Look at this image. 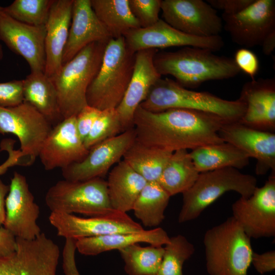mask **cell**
Returning a JSON list of instances; mask_svg holds the SVG:
<instances>
[{
	"mask_svg": "<svg viewBox=\"0 0 275 275\" xmlns=\"http://www.w3.org/2000/svg\"><path fill=\"white\" fill-rule=\"evenodd\" d=\"M227 122L217 115L202 111L172 108L152 112L139 106L133 128L138 142L174 152L224 142L219 131Z\"/></svg>",
	"mask_w": 275,
	"mask_h": 275,
	"instance_id": "obj_1",
	"label": "cell"
},
{
	"mask_svg": "<svg viewBox=\"0 0 275 275\" xmlns=\"http://www.w3.org/2000/svg\"><path fill=\"white\" fill-rule=\"evenodd\" d=\"M153 62L161 76L171 75L185 88H196L209 80L231 78L241 71L233 58L192 46L174 51H158Z\"/></svg>",
	"mask_w": 275,
	"mask_h": 275,
	"instance_id": "obj_2",
	"label": "cell"
},
{
	"mask_svg": "<svg viewBox=\"0 0 275 275\" xmlns=\"http://www.w3.org/2000/svg\"><path fill=\"white\" fill-rule=\"evenodd\" d=\"M152 112L172 108L202 111L217 115L228 122H238L246 104L240 98L228 100L207 92L187 89L168 78H159L140 105Z\"/></svg>",
	"mask_w": 275,
	"mask_h": 275,
	"instance_id": "obj_3",
	"label": "cell"
},
{
	"mask_svg": "<svg viewBox=\"0 0 275 275\" xmlns=\"http://www.w3.org/2000/svg\"><path fill=\"white\" fill-rule=\"evenodd\" d=\"M109 40L89 44L50 77L64 119L75 117L88 105L87 92L99 70Z\"/></svg>",
	"mask_w": 275,
	"mask_h": 275,
	"instance_id": "obj_4",
	"label": "cell"
},
{
	"mask_svg": "<svg viewBox=\"0 0 275 275\" xmlns=\"http://www.w3.org/2000/svg\"><path fill=\"white\" fill-rule=\"evenodd\" d=\"M135 53L127 47L123 36L107 42L101 64L87 92L88 105L100 111L116 108L131 79Z\"/></svg>",
	"mask_w": 275,
	"mask_h": 275,
	"instance_id": "obj_5",
	"label": "cell"
},
{
	"mask_svg": "<svg viewBox=\"0 0 275 275\" xmlns=\"http://www.w3.org/2000/svg\"><path fill=\"white\" fill-rule=\"evenodd\" d=\"M203 242L209 275H248L253 252L251 238L233 216L208 230Z\"/></svg>",
	"mask_w": 275,
	"mask_h": 275,
	"instance_id": "obj_6",
	"label": "cell"
},
{
	"mask_svg": "<svg viewBox=\"0 0 275 275\" xmlns=\"http://www.w3.org/2000/svg\"><path fill=\"white\" fill-rule=\"evenodd\" d=\"M256 177L234 168H225L200 173L194 184L182 194V205L178 215L179 223L198 218L215 200L229 191L240 197L249 198L257 186Z\"/></svg>",
	"mask_w": 275,
	"mask_h": 275,
	"instance_id": "obj_7",
	"label": "cell"
},
{
	"mask_svg": "<svg viewBox=\"0 0 275 275\" xmlns=\"http://www.w3.org/2000/svg\"><path fill=\"white\" fill-rule=\"evenodd\" d=\"M45 201L51 212L79 213L92 217L115 210L109 200L106 181L102 178L60 180L48 189Z\"/></svg>",
	"mask_w": 275,
	"mask_h": 275,
	"instance_id": "obj_8",
	"label": "cell"
},
{
	"mask_svg": "<svg viewBox=\"0 0 275 275\" xmlns=\"http://www.w3.org/2000/svg\"><path fill=\"white\" fill-rule=\"evenodd\" d=\"M52 128L42 115L26 102L13 107H0V133L13 134L19 140L21 166L34 162Z\"/></svg>",
	"mask_w": 275,
	"mask_h": 275,
	"instance_id": "obj_9",
	"label": "cell"
},
{
	"mask_svg": "<svg viewBox=\"0 0 275 275\" xmlns=\"http://www.w3.org/2000/svg\"><path fill=\"white\" fill-rule=\"evenodd\" d=\"M12 254L0 257V275H56L58 245L44 233L32 240L16 238Z\"/></svg>",
	"mask_w": 275,
	"mask_h": 275,
	"instance_id": "obj_10",
	"label": "cell"
},
{
	"mask_svg": "<svg viewBox=\"0 0 275 275\" xmlns=\"http://www.w3.org/2000/svg\"><path fill=\"white\" fill-rule=\"evenodd\" d=\"M234 218L250 238L275 236V171L263 186L248 198L240 197L232 205Z\"/></svg>",
	"mask_w": 275,
	"mask_h": 275,
	"instance_id": "obj_11",
	"label": "cell"
},
{
	"mask_svg": "<svg viewBox=\"0 0 275 275\" xmlns=\"http://www.w3.org/2000/svg\"><path fill=\"white\" fill-rule=\"evenodd\" d=\"M50 224L59 236L77 239L115 233L141 232L145 229L127 213L116 210L103 215L79 217L73 214L51 212Z\"/></svg>",
	"mask_w": 275,
	"mask_h": 275,
	"instance_id": "obj_12",
	"label": "cell"
},
{
	"mask_svg": "<svg viewBox=\"0 0 275 275\" xmlns=\"http://www.w3.org/2000/svg\"><path fill=\"white\" fill-rule=\"evenodd\" d=\"M164 21L174 29L198 37L219 35L223 20L216 10L202 0H163Z\"/></svg>",
	"mask_w": 275,
	"mask_h": 275,
	"instance_id": "obj_13",
	"label": "cell"
},
{
	"mask_svg": "<svg viewBox=\"0 0 275 275\" xmlns=\"http://www.w3.org/2000/svg\"><path fill=\"white\" fill-rule=\"evenodd\" d=\"M222 19L234 43L246 48L261 45L275 31V1L254 0L238 13H223Z\"/></svg>",
	"mask_w": 275,
	"mask_h": 275,
	"instance_id": "obj_14",
	"label": "cell"
},
{
	"mask_svg": "<svg viewBox=\"0 0 275 275\" xmlns=\"http://www.w3.org/2000/svg\"><path fill=\"white\" fill-rule=\"evenodd\" d=\"M135 139L132 127L100 142L89 149L82 160L61 169L63 177L69 181L102 178L112 167L121 161Z\"/></svg>",
	"mask_w": 275,
	"mask_h": 275,
	"instance_id": "obj_15",
	"label": "cell"
},
{
	"mask_svg": "<svg viewBox=\"0 0 275 275\" xmlns=\"http://www.w3.org/2000/svg\"><path fill=\"white\" fill-rule=\"evenodd\" d=\"M123 37L127 48L132 52L144 49L164 48L174 46H192L219 50L224 45L220 35L198 37L183 33L159 19L145 28L128 31Z\"/></svg>",
	"mask_w": 275,
	"mask_h": 275,
	"instance_id": "obj_16",
	"label": "cell"
},
{
	"mask_svg": "<svg viewBox=\"0 0 275 275\" xmlns=\"http://www.w3.org/2000/svg\"><path fill=\"white\" fill-rule=\"evenodd\" d=\"M4 227L16 238L32 240L42 232L37 221L40 208L35 202L25 177L15 172L5 201Z\"/></svg>",
	"mask_w": 275,
	"mask_h": 275,
	"instance_id": "obj_17",
	"label": "cell"
},
{
	"mask_svg": "<svg viewBox=\"0 0 275 275\" xmlns=\"http://www.w3.org/2000/svg\"><path fill=\"white\" fill-rule=\"evenodd\" d=\"M45 34V25H31L16 20L0 6V40L24 58L31 72H44Z\"/></svg>",
	"mask_w": 275,
	"mask_h": 275,
	"instance_id": "obj_18",
	"label": "cell"
},
{
	"mask_svg": "<svg viewBox=\"0 0 275 275\" xmlns=\"http://www.w3.org/2000/svg\"><path fill=\"white\" fill-rule=\"evenodd\" d=\"M88 150L76 127L75 117L64 119L52 130L45 140L38 156L46 171L64 169L82 160Z\"/></svg>",
	"mask_w": 275,
	"mask_h": 275,
	"instance_id": "obj_19",
	"label": "cell"
},
{
	"mask_svg": "<svg viewBox=\"0 0 275 275\" xmlns=\"http://www.w3.org/2000/svg\"><path fill=\"white\" fill-rule=\"evenodd\" d=\"M219 135L225 142L236 147L250 158L256 159V174L275 171V134L255 129L239 122H227Z\"/></svg>",
	"mask_w": 275,
	"mask_h": 275,
	"instance_id": "obj_20",
	"label": "cell"
},
{
	"mask_svg": "<svg viewBox=\"0 0 275 275\" xmlns=\"http://www.w3.org/2000/svg\"><path fill=\"white\" fill-rule=\"evenodd\" d=\"M156 49L139 50L135 53L132 75L125 95L116 110L123 131L133 127L137 108L146 99L152 86L161 77L153 62Z\"/></svg>",
	"mask_w": 275,
	"mask_h": 275,
	"instance_id": "obj_21",
	"label": "cell"
},
{
	"mask_svg": "<svg viewBox=\"0 0 275 275\" xmlns=\"http://www.w3.org/2000/svg\"><path fill=\"white\" fill-rule=\"evenodd\" d=\"M246 104L238 122L251 127L273 132L275 129V78L252 79L245 82L239 97Z\"/></svg>",
	"mask_w": 275,
	"mask_h": 275,
	"instance_id": "obj_22",
	"label": "cell"
},
{
	"mask_svg": "<svg viewBox=\"0 0 275 275\" xmlns=\"http://www.w3.org/2000/svg\"><path fill=\"white\" fill-rule=\"evenodd\" d=\"M112 38L93 11L91 0H73L71 24L62 65L73 58L89 44Z\"/></svg>",
	"mask_w": 275,
	"mask_h": 275,
	"instance_id": "obj_23",
	"label": "cell"
},
{
	"mask_svg": "<svg viewBox=\"0 0 275 275\" xmlns=\"http://www.w3.org/2000/svg\"><path fill=\"white\" fill-rule=\"evenodd\" d=\"M73 0H54L45 25L44 73L54 75L62 66V57L71 24Z\"/></svg>",
	"mask_w": 275,
	"mask_h": 275,
	"instance_id": "obj_24",
	"label": "cell"
},
{
	"mask_svg": "<svg viewBox=\"0 0 275 275\" xmlns=\"http://www.w3.org/2000/svg\"><path fill=\"white\" fill-rule=\"evenodd\" d=\"M170 237L161 228L141 232L115 233L76 239V250L86 256H95L111 250L124 248L141 242L160 246L166 245Z\"/></svg>",
	"mask_w": 275,
	"mask_h": 275,
	"instance_id": "obj_25",
	"label": "cell"
},
{
	"mask_svg": "<svg viewBox=\"0 0 275 275\" xmlns=\"http://www.w3.org/2000/svg\"><path fill=\"white\" fill-rule=\"evenodd\" d=\"M106 182L112 207L115 210L127 213L132 210L147 182L122 160L111 170Z\"/></svg>",
	"mask_w": 275,
	"mask_h": 275,
	"instance_id": "obj_26",
	"label": "cell"
},
{
	"mask_svg": "<svg viewBox=\"0 0 275 275\" xmlns=\"http://www.w3.org/2000/svg\"><path fill=\"white\" fill-rule=\"evenodd\" d=\"M23 102L34 107L52 127L62 122L56 88L44 72H31L23 79Z\"/></svg>",
	"mask_w": 275,
	"mask_h": 275,
	"instance_id": "obj_27",
	"label": "cell"
},
{
	"mask_svg": "<svg viewBox=\"0 0 275 275\" xmlns=\"http://www.w3.org/2000/svg\"><path fill=\"white\" fill-rule=\"evenodd\" d=\"M199 173L234 168L241 169L249 163L250 157L244 152L227 142L207 145L189 152Z\"/></svg>",
	"mask_w": 275,
	"mask_h": 275,
	"instance_id": "obj_28",
	"label": "cell"
},
{
	"mask_svg": "<svg viewBox=\"0 0 275 275\" xmlns=\"http://www.w3.org/2000/svg\"><path fill=\"white\" fill-rule=\"evenodd\" d=\"M199 174L189 152L181 149L173 152L157 182L171 197L188 190Z\"/></svg>",
	"mask_w": 275,
	"mask_h": 275,
	"instance_id": "obj_29",
	"label": "cell"
},
{
	"mask_svg": "<svg viewBox=\"0 0 275 275\" xmlns=\"http://www.w3.org/2000/svg\"><path fill=\"white\" fill-rule=\"evenodd\" d=\"M172 153L144 145L135 139L123 160L147 182L157 181Z\"/></svg>",
	"mask_w": 275,
	"mask_h": 275,
	"instance_id": "obj_30",
	"label": "cell"
},
{
	"mask_svg": "<svg viewBox=\"0 0 275 275\" xmlns=\"http://www.w3.org/2000/svg\"><path fill=\"white\" fill-rule=\"evenodd\" d=\"M91 4L112 38L123 36L128 31L140 28L130 11L128 0H91Z\"/></svg>",
	"mask_w": 275,
	"mask_h": 275,
	"instance_id": "obj_31",
	"label": "cell"
},
{
	"mask_svg": "<svg viewBox=\"0 0 275 275\" xmlns=\"http://www.w3.org/2000/svg\"><path fill=\"white\" fill-rule=\"evenodd\" d=\"M170 196L157 181L147 182L136 199L132 210L146 227L159 226L164 218V211Z\"/></svg>",
	"mask_w": 275,
	"mask_h": 275,
	"instance_id": "obj_32",
	"label": "cell"
},
{
	"mask_svg": "<svg viewBox=\"0 0 275 275\" xmlns=\"http://www.w3.org/2000/svg\"><path fill=\"white\" fill-rule=\"evenodd\" d=\"M128 275H155L164 253V247L135 243L118 250Z\"/></svg>",
	"mask_w": 275,
	"mask_h": 275,
	"instance_id": "obj_33",
	"label": "cell"
},
{
	"mask_svg": "<svg viewBox=\"0 0 275 275\" xmlns=\"http://www.w3.org/2000/svg\"><path fill=\"white\" fill-rule=\"evenodd\" d=\"M160 267L155 275H183L184 263L193 255L194 245L182 235L170 237L164 247Z\"/></svg>",
	"mask_w": 275,
	"mask_h": 275,
	"instance_id": "obj_34",
	"label": "cell"
},
{
	"mask_svg": "<svg viewBox=\"0 0 275 275\" xmlns=\"http://www.w3.org/2000/svg\"><path fill=\"white\" fill-rule=\"evenodd\" d=\"M54 0H15L3 10L13 19L34 26L45 25Z\"/></svg>",
	"mask_w": 275,
	"mask_h": 275,
	"instance_id": "obj_35",
	"label": "cell"
},
{
	"mask_svg": "<svg viewBox=\"0 0 275 275\" xmlns=\"http://www.w3.org/2000/svg\"><path fill=\"white\" fill-rule=\"evenodd\" d=\"M123 131L116 108L104 109L101 111L84 143L89 150L100 142Z\"/></svg>",
	"mask_w": 275,
	"mask_h": 275,
	"instance_id": "obj_36",
	"label": "cell"
},
{
	"mask_svg": "<svg viewBox=\"0 0 275 275\" xmlns=\"http://www.w3.org/2000/svg\"><path fill=\"white\" fill-rule=\"evenodd\" d=\"M161 0H128L130 11L140 28L149 27L159 20Z\"/></svg>",
	"mask_w": 275,
	"mask_h": 275,
	"instance_id": "obj_37",
	"label": "cell"
},
{
	"mask_svg": "<svg viewBox=\"0 0 275 275\" xmlns=\"http://www.w3.org/2000/svg\"><path fill=\"white\" fill-rule=\"evenodd\" d=\"M23 102V79L0 82V107H13Z\"/></svg>",
	"mask_w": 275,
	"mask_h": 275,
	"instance_id": "obj_38",
	"label": "cell"
},
{
	"mask_svg": "<svg viewBox=\"0 0 275 275\" xmlns=\"http://www.w3.org/2000/svg\"><path fill=\"white\" fill-rule=\"evenodd\" d=\"M234 62L240 70L249 75L252 79L258 72L259 62L256 54L246 48L238 49L234 55Z\"/></svg>",
	"mask_w": 275,
	"mask_h": 275,
	"instance_id": "obj_39",
	"label": "cell"
},
{
	"mask_svg": "<svg viewBox=\"0 0 275 275\" xmlns=\"http://www.w3.org/2000/svg\"><path fill=\"white\" fill-rule=\"evenodd\" d=\"M100 112V110L88 105L75 116L76 129L83 142L89 134Z\"/></svg>",
	"mask_w": 275,
	"mask_h": 275,
	"instance_id": "obj_40",
	"label": "cell"
},
{
	"mask_svg": "<svg viewBox=\"0 0 275 275\" xmlns=\"http://www.w3.org/2000/svg\"><path fill=\"white\" fill-rule=\"evenodd\" d=\"M62 252V268L65 275H80L75 261L76 239H65Z\"/></svg>",
	"mask_w": 275,
	"mask_h": 275,
	"instance_id": "obj_41",
	"label": "cell"
},
{
	"mask_svg": "<svg viewBox=\"0 0 275 275\" xmlns=\"http://www.w3.org/2000/svg\"><path fill=\"white\" fill-rule=\"evenodd\" d=\"M254 0H207V2L214 9L221 10L223 14L232 15L238 13Z\"/></svg>",
	"mask_w": 275,
	"mask_h": 275,
	"instance_id": "obj_42",
	"label": "cell"
},
{
	"mask_svg": "<svg viewBox=\"0 0 275 275\" xmlns=\"http://www.w3.org/2000/svg\"><path fill=\"white\" fill-rule=\"evenodd\" d=\"M251 264L256 271L261 274L271 272L275 269V251H270L262 254L253 251Z\"/></svg>",
	"mask_w": 275,
	"mask_h": 275,
	"instance_id": "obj_43",
	"label": "cell"
},
{
	"mask_svg": "<svg viewBox=\"0 0 275 275\" xmlns=\"http://www.w3.org/2000/svg\"><path fill=\"white\" fill-rule=\"evenodd\" d=\"M16 249V237L4 227L0 226V257L12 254Z\"/></svg>",
	"mask_w": 275,
	"mask_h": 275,
	"instance_id": "obj_44",
	"label": "cell"
},
{
	"mask_svg": "<svg viewBox=\"0 0 275 275\" xmlns=\"http://www.w3.org/2000/svg\"><path fill=\"white\" fill-rule=\"evenodd\" d=\"M9 190V186L0 179V225H4L5 219V201Z\"/></svg>",
	"mask_w": 275,
	"mask_h": 275,
	"instance_id": "obj_45",
	"label": "cell"
},
{
	"mask_svg": "<svg viewBox=\"0 0 275 275\" xmlns=\"http://www.w3.org/2000/svg\"><path fill=\"white\" fill-rule=\"evenodd\" d=\"M261 46L264 54L269 56L272 54L275 48V31L272 32L266 36Z\"/></svg>",
	"mask_w": 275,
	"mask_h": 275,
	"instance_id": "obj_46",
	"label": "cell"
},
{
	"mask_svg": "<svg viewBox=\"0 0 275 275\" xmlns=\"http://www.w3.org/2000/svg\"><path fill=\"white\" fill-rule=\"evenodd\" d=\"M18 162V156L17 154L13 151L8 152V157L7 160L0 165V175L4 174L11 167L17 166Z\"/></svg>",
	"mask_w": 275,
	"mask_h": 275,
	"instance_id": "obj_47",
	"label": "cell"
},
{
	"mask_svg": "<svg viewBox=\"0 0 275 275\" xmlns=\"http://www.w3.org/2000/svg\"><path fill=\"white\" fill-rule=\"evenodd\" d=\"M3 51L2 47V46L0 44V60H2L3 58Z\"/></svg>",
	"mask_w": 275,
	"mask_h": 275,
	"instance_id": "obj_48",
	"label": "cell"
}]
</instances>
